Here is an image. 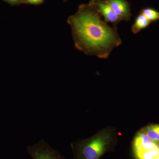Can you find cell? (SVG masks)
<instances>
[{"mask_svg": "<svg viewBox=\"0 0 159 159\" xmlns=\"http://www.w3.org/2000/svg\"><path fill=\"white\" fill-rule=\"evenodd\" d=\"M32 159H66L43 140L27 148Z\"/></svg>", "mask_w": 159, "mask_h": 159, "instance_id": "4", "label": "cell"}, {"mask_svg": "<svg viewBox=\"0 0 159 159\" xmlns=\"http://www.w3.org/2000/svg\"><path fill=\"white\" fill-rule=\"evenodd\" d=\"M11 6H20L25 4V0H2Z\"/></svg>", "mask_w": 159, "mask_h": 159, "instance_id": "10", "label": "cell"}, {"mask_svg": "<svg viewBox=\"0 0 159 159\" xmlns=\"http://www.w3.org/2000/svg\"><path fill=\"white\" fill-rule=\"evenodd\" d=\"M116 143V131L112 127H106L91 138L72 143L73 159H99L113 151Z\"/></svg>", "mask_w": 159, "mask_h": 159, "instance_id": "2", "label": "cell"}, {"mask_svg": "<svg viewBox=\"0 0 159 159\" xmlns=\"http://www.w3.org/2000/svg\"><path fill=\"white\" fill-rule=\"evenodd\" d=\"M93 3L81 4L75 14L67 20L70 26L74 45L77 50L89 56L108 58L122 41L116 26L111 27L102 20Z\"/></svg>", "mask_w": 159, "mask_h": 159, "instance_id": "1", "label": "cell"}, {"mask_svg": "<svg viewBox=\"0 0 159 159\" xmlns=\"http://www.w3.org/2000/svg\"><path fill=\"white\" fill-rule=\"evenodd\" d=\"M145 17L152 23L159 20V11L152 8H145L141 11Z\"/></svg>", "mask_w": 159, "mask_h": 159, "instance_id": "9", "label": "cell"}, {"mask_svg": "<svg viewBox=\"0 0 159 159\" xmlns=\"http://www.w3.org/2000/svg\"><path fill=\"white\" fill-rule=\"evenodd\" d=\"M93 3L98 11L107 22H110L114 26H116L122 20L115 13L113 10L104 0H101Z\"/></svg>", "mask_w": 159, "mask_h": 159, "instance_id": "6", "label": "cell"}, {"mask_svg": "<svg viewBox=\"0 0 159 159\" xmlns=\"http://www.w3.org/2000/svg\"><path fill=\"white\" fill-rule=\"evenodd\" d=\"M44 0H25V4L32 5H39L43 4Z\"/></svg>", "mask_w": 159, "mask_h": 159, "instance_id": "11", "label": "cell"}, {"mask_svg": "<svg viewBox=\"0 0 159 159\" xmlns=\"http://www.w3.org/2000/svg\"><path fill=\"white\" fill-rule=\"evenodd\" d=\"M151 23L144 15L140 12L136 18L132 26V31L134 34H136L143 29L147 28Z\"/></svg>", "mask_w": 159, "mask_h": 159, "instance_id": "7", "label": "cell"}, {"mask_svg": "<svg viewBox=\"0 0 159 159\" xmlns=\"http://www.w3.org/2000/svg\"><path fill=\"white\" fill-rule=\"evenodd\" d=\"M133 150L137 159H159V145L153 142L141 129L133 142Z\"/></svg>", "mask_w": 159, "mask_h": 159, "instance_id": "3", "label": "cell"}, {"mask_svg": "<svg viewBox=\"0 0 159 159\" xmlns=\"http://www.w3.org/2000/svg\"><path fill=\"white\" fill-rule=\"evenodd\" d=\"M122 21H128L132 16L130 5L126 0H104Z\"/></svg>", "mask_w": 159, "mask_h": 159, "instance_id": "5", "label": "cell"}, {"mask_svg": "<svg viewBox=\"0 0 159 159\" xmlns=\"http://www.w3.org/2000/svg\"><path fill=\"white\" fill-rule=\"evenodd\" d=\"M142 130L152 141L159 145V124H151L142 128Z\"/></svg>", "mask_w": 159, "mask_h": 159, "instance_id": "8", "label": "cell"}, {"mask_svg": "<svg viewBox=\"0 0 159 159\" xmlns=\"http://www.w3.org/2000/svg\"><path fill=\"white\" fill-rule=\"evenodd\" d=\"M100 1H101V0H91L90 2H92L95 3Z\"/></svg>", "mask_w": 159, "mask_h": 159, "instance_id": "12", "label": "cell"}]
</instances>
